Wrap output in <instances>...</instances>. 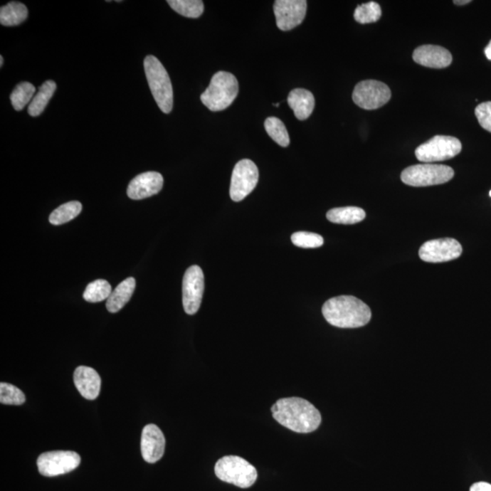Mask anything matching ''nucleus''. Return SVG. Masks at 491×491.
<instances>
[{
  "instance_id": "f03ea898",
  "label": "nucleus",
  "mask_w": 491,
  "mask_h": 491,
  "mask_svg": "<svg viewBox=\"0 0 491 491\" xmlns=\"http://www.w3.org/2000/svg\"><path fill=\"white\" fill-rule=\"evenodd\" d=\"M322 314L330 325L342 329L363 327L371 320L369 307L353 296H339L326 301Z\"/></svg>"
},
{
  "instance_id": "cd10ccee",
  "label": "nucleus",
  "mask_w": 491,
  "mask_h": 491,
  "mask_svg": "<svg viewBox=\"0 0 491 491\" xmlns=\"http://www.w3.org/2000/svg\"><path fill=\"white\" fill-rule=\"evenodd\" d=\"M381 15V6L378 3L371 1L357 6L354 19L360 24H371V23L379 21Z\"/></svg>"
},
{
  "instance_id": "393cba45",
  "label": "nucleus",
  "mask_w": 491,
  "mask_h": 491,
  "mask_svg": "<svg viewBox=\"0 0 491 491\" xmlns=\"http://www.w3.org/2000/svg\"><path fill=\"white\" fill-rule=\"evenodd\" d=\"M168 3L176 13L186 18L198 19L204 11V3L201 0H169Z\"/></svg>"
},
{
  "instance_id": "6e6552de",
  "label": "nucleus",
  "mask_w": 491,
  "mask_h": 491,
  "mask_svg": "<svg viewBox=\"0 0 491 491\" xmlns=\"http://www.w3.org/2000/svg\"><path fill=\"white\" fill-rule=\"evenodd\" d=\"M258 169L250 159H242L236 164L232 172L229 194L232 201L240 202L250 194L258 181Z\"/></svg>"
},
{
  "instance_id": "bb28decb",
  "label": "nucleus",
  "mask_w": 491,
  "mask_h": 491,
  "mask_svg": "<svg viewBox=\"0 0 491 491\" xmlns=\"http://www.w3.org/2000/svg\"><path fill=\"white\" fill-rule=\"evenodd\" d=\"M36 93V88L29 82H22L15 88L11 95V100L13 107L16 110H22L26 105L33 100Z\"/></svg>"
},
{
  "instance_id": "b1692460",
  "label": "nucleus",
  "mask_w": 491,
  "mask_h": 491,
  "mask_svg": "<svg viewBox=\"0 0 491 491\" xmlns=\"http://www.w3.org/2000/svg\"><path fill=\"white\" fill-rule=\"evenodd\" d=\"M112 291V287L107 280H97L88 285L83 297L88 302H101L109 299Z\"/></svg>"
},
{
  "instance_id": "f8f14e48",
  "label": "nucleus",
  "mask_w": 491,
  "mask_h": 491,
  "mask_svg": "<svg viewBox=\"0 0 491 491\" xmlns=\"http://www.w3.org/2000/svg\"><path fill=\"white\" fill-rule=\"evenodd\" d=\"M463 253V247L460 242L454 238H438L426 242L421 246L418 256L425 262L441 263L460 258Z\"/></svg>"
},
{
  "instance_id": "a211bd4d",
  "label": "nucleus",
  "mask_w": 491,
  "mask_h": 491,
  "mask_svg": "<svg viewBox=\"0 0 491 491\" xmlns=\"http://www.w3.org/2000/svg\"><path fill=\"white\" fill-rule=\"evenodd\" d=\"M287 103L294 111L295 117L299 120H306L312 114L315 107V98L310 91L296 88L289 94Z\"/></svg>"
},
{
  "instance_id": "7ed1b4c3",
  "label": "nucleus",
  "mask_w": 491,
  "mask_h": 491,
  "mask_svg": "<svg viewBox=\"0 0 491 491\" xmlns=\"http://www.w3.org/2000/svg\"><path fill=\"white\" fill-rule=\"evenodd\" d=\"M238 94V82L233 74L218 71L212 77L211 84L201 96L202 103L209 110L218 112L227 109Z\"/></svg>"
},
{
  "instance_id": "5701e85b",
  "label": "nucleus",
  "mask_w": 491,
  "mask_h": 491,
  "mask_svg": "<svg viewBox=\"0 0 491 491\" xmlns=\"http://www.w3.org/2000/svg\"><path fill=\"white\" fill-rule=\"evenodd\" d=\"M82 211V204L78 201L65 203L56 208L49 216V222L52 225H62L76 218Z\"/></svg>"
},
{
  "instance_id": "e433bc0d",
  "label": "nucleus",
  "mask_w": 491,
  "mask_h": 491,
  "mask_svg": "<svg viewBox=\"0 0 491 491\" xmlns=\"http://www.w3.org/2000/svg\"><path fill=\"white\" fill-rule=\"evenodd\" d=\"M490 198H491V191H490Z\"/></svg>"
},
{
  "instance_id": "c85d7f7f",
  "label": "nucleus",
  "mask_w": 491,
  "mask_h": 491,
  "mask_svg": "<svg viewBox=\"0 0 491 491\" xmlns=\"http://www.w3.org/2000/svg\"><path fill=\"white\" fill-rule=\"evenodd\" d=\"M26 396L19 388L9 383L0 384V402L5 405L21 406L24 404Z\"/></svg>"
},
{
  "instance_id": "2eb2a0df",
  "label": "nucleus",
  "mask_w": 491,
  "mask_h": 491,
  "mask_svg": "<svg viewBox=\"0 0 491 491\" xmlns=\"http://www.w3.org/2000/svg\"><path fill=\"white\" fill-rule=\"evenodd\" d=\"M166 440L155 424L147 425L142 434V454L147 463H156L165 453Z\"/></svg>"
},
{
  "instance_id": "f3484780",
  "label": "nucleus",
  "mask_w": 491,
  "mask_h": 491,
  "mask_svg": "<svg viewBox=\"0 0 491 491\" xmlns=\"http://www.w3.org/2000/svg\"><path fill=\"white\" fill-rule=\"evenodd\" d=\"M74 383L82 397L94 401L98 397L101 379L98 373L90 366H80L74 372Z\"/></svg>"
},
{
  "instance_id": "dca6fc26",
  "label": "nucleus",
  "mask_w": 491,
  "mask_h": 491,
  "mask_svg": "<svg viewBox=\"0 0 491 491\" xmlns=\"http://www.w3.org/2000/svg\"><path fill=\"white\" fill-rule=\"evenodd\" d=\"M412 58L416 63L431 68H445L453 63V55L440 46H421L415 49Z\"/></svg>"
},
{
  "instance_id": "473e14b6",
  "label": "nucleus",
  "mask_w": 491,
  "mask_h": 491,
  "mask_svg": "<svg viewBox=\"0 0 491 491\" xmlns=\"http://www.w3.org/2000/svg\"><path fill=\"white\" fill-rule=\"evenodd\" d=\"M485 54L486 57L489 58L490 60H491V41L490 42V44L487 45V47L485 49Z\"/></svg>"
},
{
  "instance_id": "20e7f679",
  "label": "nucleus",
  "mask_w": 491,
  "mask_h": 491,
  "mask_svg": "<svg viewBox=\"0 0 491 491\" xmlns=\"http://www.w3.org/2000/svg\"><path fill=\"white\" fill-rule=\"evenodd\" d=\"M144 68L150 90L156 103L163 113L169 114L173 109V88L168 72L158 58L147 56Z\"/></svg>"
},
{
  "instance_id": "4468645a",
  "label": "nucleus",
  "mask_w": 491,
  "mask_h": 491,
  "mask_svg": "<svg viewBox=\"0 0 491 491\" xmlns=\"http://www.w3.org/2000/svg\"><path fill=\"white\" fill-rule=\"evenodd\" d=\"M164 179L159 172L142 173L131 180L127 186V196L134 201H139L158 194L162 191Z\"/></svg>"
},
{
  "instance_id": "c756f323",
  "label": "nucleus",
  "mask_w": 491,
  "mask_h": 491,
  "mask_svg": "<svg viewBox=\"0 0 491 491\" xmlns=\"http://www.w3.org/2000/svg\"><path fill=\"white\" fill-rule=\"evenodd\" d=\"M291 241L297 247L303 248H316L322 247L324 240L322 236L311 232H296L291 236Z\"/></svg>"
},
{
  "instance_id": "ddd939ff",
  "label": "nucleus",
  "mask_w": 491,
  "mask_h": 491,
  "mask_svg": "<svg viewBox=\"0 0 491 491\" xmlns=\"http://www.w3.org/2000/svg\"><path fill=\"white\" fill-rule=\"evenodd\" d=\"M307 3L305 0H277L274 3L278 28L289 31L300 25L305 19Z\"/></svg>"
},
{
  "instance_id": "9b49d317",
  "label": "nucleus",
  "mask_w": 491,
  "mask_h": 491,
  "mask_svg": "<svg viewBox=\"0 0 491 491\" xmlns=\"http://www.w3.org/2000/svg\"><path fill=\"white\" fill-rule=\"evenodd\" d=\"M204 274L199 266L186 270L182 284V301L184 310L189 315H194L201 305L204 293Z\"/></svg>"
},
{
  "instance_id": "6ab92c4d",
  "label": "nucleus",
  "mask_w": 491,
  "mask_h": 491,
  "mask_svg": "<svg viewBox=\"0 0 491 491\" xmlns=\"http://www.w3.org/2000/svg\"><path fill=\"white\" fill-rule=\"evenodd\" d=\"M136 280L134 278H127L122 281L111 293L107 300V309L110 313L119 312L129 302L135 291Z\"/></svg>"
},
{
  "instance_id": "423d86ee",
  "label": "nucleus",
  "mask_w": 491,
  "mask_h": 491,
  "mask_svg": "<svg viewBox=\"0 0 491 491\" xmlns=\"http://www.w3.org/2000/svg\"><path fill=\"white\" fill-rule=\"evenodd\" d=\"M453 176L454 170L450 167L431 163L411 166L401 173L402 182L411 186L445 184Z\"/></svg>"
},
{
  "instance_id": "2f4dec72",
  "label": "nucleus",
  "mask_w": 491,
  "mask_h": 491,
  "mask_svg": "<svg viewBox=\"0 0 491 491\" xmlns=\"http://www.w3.org/2000/svg\"><path fill=\"white\" fill-rule=\"evenodd\" d=\"M470 491H491V484L487 482H477L471 486Z\"/></svg>"
},
{
  "instance_id": "a878e982",
  "label": "nucleus",
  "mask_w": 491,
  "mask_h": 491,
  "mask_svg": "<svg viewBox=\"0 0 491 491\" xmlns=\"http://www.w3.org/2000/svg\"><path fill=\"white\" fill-rule=\"evenodd\" d=\"M268 136L281 147H286L290 145V139L289 133L284 123L278 117H268L264 123Z\"/></svg>"
},
{
  "instance_id": "c9c22d12",
  "label": "nucleus",
  "mask_w": 491,
  "mask_h": 491,
  "mask_svg": "<svg viewBox=\"0 0 491 491\" xmlns=\"http://www.w3.org/2000/svg\"><path fill=\"white\" fill-rule=\"evenodd\" d=\"M274 106L276 107H278V106H280V103H276V104L274 105Z\"/></svg>"
},
{
  "instance_id": "1a4fd4ad",
  "label": "nucleus",
  "mask_w": 491,
  "mask_h": 491,
  "mask_svg": "<svg viewBox=\"0 0 491 491\" xmlns=\"http://www.w3.org/2000/svg\"><path fill=\"white\" fill-rule=\"evenodd\" d=\"M391 91L387 85L378 80H364L357 84L352 100L363 110L379 109L391 100Z\"/></svg>"
},
{
  "instance_id": "412c9836",
  "label": "nucleus",
  "mask_w": 491,
  "mask_h": 491,
  "mask_svg": "<svg viewBox=\"0 0 491 491\" xmlns=\"http://www.w3.org/2000/svg\"><path fill=\"white\" fill-rule=\"evenodd\" d=\"M365 218L366 212L358 207L335 208L327 213V218L335 224H356Z\"/></svg>"
},
{
  "instance_id": "72a5a7b5",
  "label": "nucleus",
  "mask_w": 491,
  "mask_h": 491,
  "mask_svg": "<svg viewBox=\"0 0 491 491\" xmlns=\"http://www.w3.org/2000/svg\"><path fill=\"white\" fill-rule=\"evenodd\" d=\"M470 2H471L470 0H463V1H460V0H458V1H457V0H455V1H454L455 4L460 5V6L469 4V3H470Z\"/></svg>"
},
{
  "instance_id": "4be33fe9",
  "label": "nucleus",
  "mask_w": 491,
  "mask_h": 491,
  "mask_svg": "<svg viewBox=\"0 0 491 491\" xmlns=\"http://www.w3.org/2000/svg\"><path fill=\"white\" fill-rule=\"evenodd\" d=\"M57 84L54 81L48 80L44 82L43 85L39 88L38 93L29 104L28 112L32 117H38L43 112L46 107H47L49 100L53 96Z\"/></svg>"
},
{
  "instance_id": "9d476101",
  "label": "nucleus",
  "mask_w": 491,
  "mask_h": 491,
  "mask_svg": "<svg viewBox=\"0 0 491 491\" xmlns=\"http://www.w3.org/2000/svg\"><path fill=\"white\" fill-rule=\"evenodd\" d=\"M81 458L75 451L56 450L41 454L38 458L39 473L45 477L67 474L80 466Z\"/></svg>"
},
{
  "instance_id": "7c9ffc66",
  "label": "nucleus",
  "mask_w": 491,
  "mask_h": 491,
  "mask_svg": "<svg viewBox=\"0 0 491 491\" xmlns=\"http://www.w3.org/2000/svg\"><path fill=\"white\" fill-rule=\"evenodd\" d=\"M475 115H476L480 125L491 133V101L481 103L477 106L476 110H475Z\"/></svg>"
},
{
  "instance_id": "0eeeda50",
  "label": "nucleus",
  "mask_w": 491,
  "mask_h": 491,
  "mask_svg": "<svg viewBox=\"0 0 491 491\" xmlns=\"http://www.w3.org/2000/svg\"><path fill=\"white\" fill-rule=\"evenodd\" d=\"M463 145L457 137L438 135L415 150L416 158L423 163L444 162L460 153Z\"/></svg>"
},
{
  "instance_id": "aec40b11",
  "label": "nucleus",
  "mask_w": 491,
  "mask_h": 491,
  "mask_svg": "<svg viewBox=\"0 0 491 491\" xmlns=\"http://www.w3.org/2000/svg\"><path fill=\"white\" fill-rule=\"evenodd\" d=\"M27 6L21 2L12 1L0 9V23L6 27L18 26L27 19Z\"/></svg>"
},
{
  "instance_id": "39448f33",
  "label": "nucleus",
  "mask_w": 491,
  "mask_h": 491,
  "mask_svg": "<svg viewBox=\"0 0 491 491\" xmlns=\"http://www.w3.org/2000/svg\"><path fill=\"white\" fill-rule=\"evenodd\" d=\"M215 474L219 480L241 489L254 485L258 479L256 468L243 458L226 456L215 465Z\"/></svg>"
},
{
  "instance_id": "f704fd0d",
  "label": "nucleus",
  "mask_w": 491,
  "mask_h": 491,
  "mask_svg": "<svg viewBox=\"0 0 491 491\" xmlns=\"http://www.w3.org/2000/svg\"><path fill=\"white\" fill-rule=\"evenodd\" d=\"M3 64H4V60H3V57L1 56V57H0V65L2 67Z\"/></svg>"
},
{
  "instance_id": "f257e3e1",
  "label": "nucleus",
  "mask_w": 491,
  "mask_h": 491,
  "mask_svg": "<svg viewBox=\"0 0 491 491\" xmlns=\"http://www.w3.org/2000/svg\"><path fill=\"white\" fill-rule=\"evenodd\" d=\"M273 418L297 433H310L322 423V415L310 402L301 398H285L271 408Z\"/></svg>"
}]
</instances>
